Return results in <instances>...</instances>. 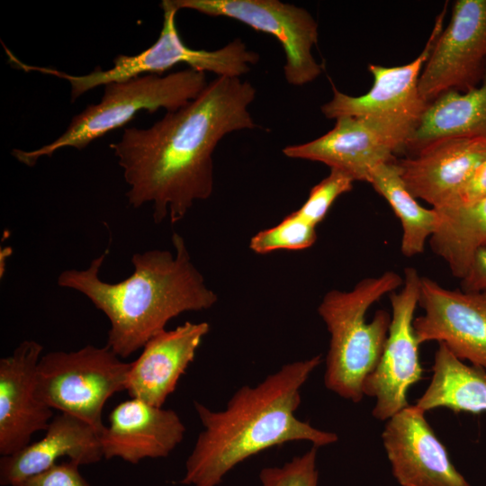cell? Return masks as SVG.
<instances>
[{
    "instance_id": "6da1fadb",
    "label": "cell",
    "mask_w": 486,
    "mask_h": 486,
    "mask_svg": "<svg viewBox=\"0 0 486 486\" xmlns=\"http://www.w3.org/2000/svg\"><path fill=\"white\" fill-rule=\"evenodd\" d=\"M256 88L240 77L216 76L180 109L147 129L129 127L110 144L129 185V205L151 203L153 220L180 221L214 186L213 152L228 134L256 123Z\"/></svg>"
},
{
    "instance_id": "7a4b0ae2",
    "label": "cell",
    "mask_w": 486,
    "mask_h": 486,
    "mask_svg": "<svg viewBox=\"0 0 486 486\" xmlns=\"http://www.w3.org/2000/svg\"><path fill=\"white\" fill-rule=\"evenodd\" d=\"M320 362V356H315L284 364L258 384L240 387L220 411L194 401L202 430L186 459L180 483L218 486L240 463L288 442L307 441L317 447L336 443L337 434L318 429L295 415L301 390Z\"/></svg>"
},
{
    "instance_id": "3957f363",
    "label": "cell",
    "mask_w": 486,
    "mask_h": 486,
    "mask_svg": "<svg viewBox=\"0 0 486 486\" xmlns=\"http://www.w3.org/2000/svg\"><path fill=\"white\" fill-rule=\"evenodd\" d=\"M175 253L151 249L131 256L133 273L119 283L100 277L108 251L84 270L68 269L60 287L84 294L109 320L107 346L121 358L142 348L167 322L186 311L212 308L218 301L192 262L184 239L174 233Z\"/></svg>"
},
{
    "instance_id": "277c9868",
    "label": "cell",
    "mask_w": 486,
    "mask_h": 486,
    "mask_svg": "<svg viewBox=\"0 0 486 486\" xmlns=\"http://www.w3.org/2000/svg\"><path fill=\"white\" fill-rule=\"evenodd\" d=\"M402 284L403 277L390 270L360 280L349 291L334 289L323 296L318 313L329 333L324 374L328 390L354 403L362 400L364 381L380 360L392 319L379 310L368 322L367 310Z\"/></svg>"
},
{
    "instance_id": "5b68a950",
    "label": "cell",
    "mask_w": 486,
    "mask_h": 486,
    "mask_svg": "<svg viewBox=\"0 0 486 486\" xmlns=\"http://www.w3.org/2000/svg\"><path fill=\"white\" fill-rule=\"evenodd\" d=\"M204 72L186 68L166 76L147 74L106 84L98 104H92L74 116L67 130L55 140L33 150L14 149L22 164L33 166L42 157H51L64 148L84 149L94 140L121 128L137 113L163 108L174 112L195 99L207 86Z\"/></svg>"
},
{
    "instance_id": "8992f818",
    "label": "cell",
    "mask_w": 486,
    "mask_h": 486,
    "mask_svg": "<svg viewBox=\"0 0 486 486\" xmlns=\"http://www.w3.org/2000/svg\"><path fill=\"white\" fill-rule=\"evenodd\" d=\"M163 23L156 42L145 50L132 55L120 54L113 58V66L106 70L95 68L91 73L73 76L56 68H42L16 62V68L27 72L37 71L63 78L70 84L71 101L99 86L123 81L147 74L162 75L178 64L217 76L240 77L257 63L259 55L247 48L240 39H234L224 47L215 50H194L185 45L177 30V10L169 0L160 4Z\"/></svg>"
},
{
    "instance_id": "52a82bcc",
    "label": "cell",
    "mask_w": 486,
    "mask_h": 486,
    "mask_svg": "<svg viewBox=\"0 0 486 486\" xmlns=\"http://www.w3.org/2000/svg\"><path fill=\"white\" fill-rule=\"evenodd\" d=\"M130 364L107 345L51 351L39 360L36 395L52 410L84 420L102 435L104 406L114 393L125 390Z\"/></svg>"
},
{
    "instance_id": "ba28073f",
    "label": "cell",
    "mask_w": 486,
    "mask_h": 486,
    "mask_svg": "<svg viewBox=\"0 0 486 486\" xmlns=\"http://www.w3.org/2000/svg\"><path fill=\"white\" fill-rule=\"evenodd\" d=\"M169 1L177 11L191 9L209 16L230 18L273 35L284 51V75L289 85L304 86L322 72L311 52L318 40V23L302 7L279 0Z\"/></svg>"
},
{
    "instance_id": "9c48e42d",
    "label": "cell",
    "mask_w": 486,
    "mask_h": 486,
    "mask_svg": "<svg viewBox=\"0 0 486 486\" xmlns=\"http://www.w3.org/2000/svg\"><path fill=\"white\" fill-rule=\"evenodd\" d=\"M420 279L415 268L407 267L403 284L390 293L392 319L387 340L376 367L364 381V396L375 399L372 414L379 420H388L408 407L407 392L422 378L419 343L413 328Z\"/></svg>"
},
{
    "instance_id": "30bf717a",
    "label": "cell",
    "mask_w": 486,
    "mask_h": 486,
    "mask_svg": "<svg viewBox=\"0 0 486 486\" xmlns=\"http://www.w3.org/2000/svg\"><path fill=\"white\" fill-rule=\"evenodd\" d=\"M485 70L486 0H457L420 74L419 94L430 104L448 91H469Z\"/></svg>"
},
{
    "instance_id": "8fae6325",
    "label": "cell",
    "mask_w": 486,
    "mask_h": 486,
    "mask_svg": "<svg viewBox=\"0 0 486 486\" xmlns=\"http://www.w3.org/2000/svg\"><path fill=\"white\" fill-rule=\"evenodd\" d=\"M412 131L403 126L370 117L342 116L332 130L306 143L283 148L285 157L320 162L369 183L374 170L404 150Z\"/></svg>"
},
{
    "instance_id": "7c38bea8",
    "label": "cell",
    "mask_w": 486,
    "mask_h": 486,
    "mask_svg": "<svg viewBox=\"0 0 486 486\" xmlns=\"http://www.w3.org/2000/svg\"><path fill=\"white\" fill-rule=\"evenodd\" d=\"M446 11V5L436 17L424 50L414 60L397 67L368 66L374 83L366 94L348 95L332 85V99L320 107L323 115L335 120L342 116L375 118L403 126L413 132L428 105L419 94L418 79L443 31Z\"/></svg>"
},
{
    "instance_id": "4fadbf2b",
    "label": "cell",
    "mask_w": 486,
    "mask_h": 486,
    "mask_svg": "<svg viewBox=\"0 0 486 486\" xmlns=\"http://www.w3.org/2000/svg\"><path fill=\"white\" fill-rule=\"evenodd\" d=\"M418 306L413 320L419 345L436 341L462 361L486 369V292L450 290L421 276Z\"/></svg>"
},
{
    "instance_id": "5bb4252c",
    "label": "cell",
    "mask_w": 486,
    "mask_h": 486,
    "mask_svg": "<svg viewBox=\"0 0 486 486\" xmlns=\"http://www.w3.org/2000/svg\"><path fill=\"white\" fill-rule=\"evenodd\" d=\"M425 413L409 405L386 420L382 440L393 477L400 486H471Z\"/></svg>"
},
{
    "instance_id": "9a60e30c",
    "label": "cell",
    "mask_w": 486,
    "mask_h": 486,
    "mask_svg": "<svg viewBox=\"0 0 486 486\" xmlns=\"http://www.w3.org/2000/svg\"><path fill=\"white\" fill-rule=\"evenodd\" d=\"M43 346L24 340L13 354L0 359V454H13L30 444L33 434L45 431L53 410L36 395V370Z\"/></svg>"
},
{
    "instance_id": "2e32d148",
    "label": "cell",
    "mask_w": 486,
    "mask_h": 486,
    "mask_svg": "<svg viewBox=\"0 0 486 486\" xmlns=\"http://www.w3.org/2000/svg\"><path fill=\"white\" fill-rule=\"evenodd\" d=\"M486 158V139L436 140L412 156L396 158L400 177L416 198L434 209L446 206Z\"/></svg>"
},
{
    "instance_id": "e0dca14e",
    "label": "cell",
    "mask_w": 486,
    "mask_h": 486,
    "mask_svg": "<svg viewBox=\"0 0 486 486\" xmlns=\"http://www.w3.org/2000/svg\"><path fill=\"white\" fill-rule=\"evenodd\" d=\"M101 435L104 458L138 464L163 458L182 442L185 426L178 414L131 398L113 408Z\"/></svg>"
},
{
    "instance_id": "ac0fdd59",
    "label": "cell",
    "mask_w": 486,
    "mask_h": 486,
    "mask_svg": "<svg viewBox=\"0 0 486 486\" xmlns=\"http://www.w3.org/2000/svg\"><path fill=\"white\" fill-rule=\"evenodd\" d=\"M209 330L205 321H186L152 337L140 356L130 363L125 391L131 398L162 407L194 361Z\"/></svg>"
},
{
    "instance_id": "d6986e66",
    "label": "cell",
    "mask_w": 486,
    "mask_h": 486,
    "mask_svg": "<svg viewBox=\"0 0 486 486\" xmlns=\"http://www.w3.org/2000/svg\"><path fill=\"white\" fill-rule=\"evenodd\" d=\"M65 456L79 465L104 458L101 435L84 420L60 412L52 418L41 439L1 457L0 484L14 486L50 469Z\"/></svg>"
},
{
    "instance_id": "ffe728a7",
    "label": "cell",
    "mask_w": 486,
    "mask_h": 486,
    "mask_svg": "<svg viewBox=\"0 0 486 486\" xmlns=\"http://www.w3.org/2000/svg\"><path fill=\"white\" fill-rule=\"evenodd\" d=\"M486 139V70L481 84L466 92L448 91L428 104L404 147L412 156L444 138Z\"/></svg>"
},
{
    "instance_id": "44dd1931",
    "label": "cell",
    "mask_w": 486,
    "mask_h": 486,
    "mask_svg": "<svg viewBox=\"0 0 486 486\" xmlns=\"http://www.w3.org/2000/svg\"><path fill=\"white\" fill-rule=\"evenodd\" d=\"M432 377L424 393L414 404L427 412L446 408L454 412H486V369L466 364L448 347L438 343Z\"/></svg>"
},
{
    "instance_id": "7402d4cb",
    "label": "cell",
    "mask_w": 486,
    "mask_h": 486,
    "mask_svg": "<svg viewBox=\"0 0 486 486\" xmlns=\"http://www.w3.org/2000/svg\"><path fill=\"white\" fill-rule=\"evenodd\" d=\"M435 210L437 226L429 246L461 280L474 253L486 248V196L468 207Z\"/></svg>"
},
{
    "instance_id": "603a6c76",
    "label": "cell",
    "mask_w": 486,
    "mask_h": 486,
    "mask_svg": "<svg viewBox=\"0 0 486 486\" xmlns=\"http://www.w3.org/2000/svg\"><path fill=\"white\" fill-rule=\"evenodd\" d=\"M395 159L377 166L369 184L399 219L402 230L400 252L406 257H412L424 252L427 242L436 231L438 217L434 208L421 206L410 193Z\"/></svg>"
},
{
    "instance_id": "cb8c5ba5",
    "label": "cell",
    "mask_w": 486,
    "mask_h": 486,
    "mask_svg": "<svg viewBox=\"0 0 486 486\" xmlns=\"http://www.w3.org/2000/svg\"><path fill=\"white\" fill-rule=\"evenodd\" d=\"M316 240V226L294 211L277 225L255 234L250 238L249 248L263 255L276 250H303L313 246Z\"/></svg>"
},
{
    "instance_id": "d4e9b609",
    "label": "cell",
    "mask_w": 486,
    "mask_h": 486,
    "mask_svg": "<svg viewBox=\"0 0 486 486\" xmlns=\"http://www.w3.org/2000/svg\"><path fill=\"white\" fill-rule=\"evenodd\" d=\"M318 448L312 446L281 466L263 468L259 472L260 486H319Z\"/></svg>"
},
{
    "instance_id": "484cf974",
    "label": "cell",
    "mask_w": 486,
    "mask_h": 486,
    "mask_svg": "<svg viewBox=\"0 0 486 486\" xmlns=\"http://www.w3.org/2000/svg\"><path fill=\"white\" fill-rule=\"evenodd\" d=\"M354 182L343 172L330 169L329 174L310 189L307 200L296 210L297 212L317 227L324 220L334 202L353 189Z\"/></svg>"
},
{
    "instance_id": "4316f807",
    "label": "cell",
    "mask_w": 486,
    "mask_h": 486,
    "mask_svg": "<svg viewBox=\"0 0 486 486\" xmlns=\"http://www.w3.org/2000/svg\"><path fill=\"white\" fill-rule=\"evenodd\" d=\"M79 464L68 460L29 477L14 486H91L79 472Z\"/></svg>"
},
{
    "instance_id": "83f0119b",
    "label": "cell",
    "mask_w": 486,
    "mask_h": 486,
    "mask_svg": "<svg viewBox=\"0 0 486 486\" xmlns=\"http://www.w3.org/2000/svg\"><path fill=\"white\" fill-rule=\"evenodd\" d=\"M486 196V158L476 167L471 177L440 209H459L471 206ZM439 210V209H437Z\"/></svg>"
},
{
    "instance_id": "f1b7e54d",
    "label": "cell",
    "mask_w": 486,
    "mask_h": 486,
    "mask_svg": "<svg viewBox=\"0 0 486 486\" xmlns=\"http://www.w3.org/2000/svg\"><path fill=\"white\" fill-rule=\"evenodd\" d=\"M461 281V288L469 292H486V248L478 249Z\"/></svg>"
}]
</instances>
